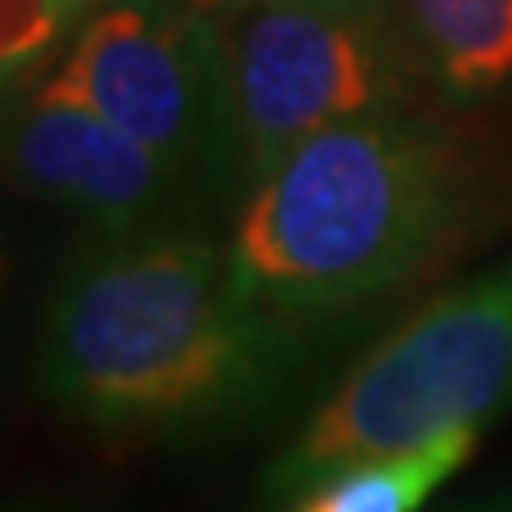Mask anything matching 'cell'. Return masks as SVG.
Instances as JSON below:
<instances>
[{"mask_svg": "<svg viewBox=\"0 0 512 512\" xmlns=\"http://www.w3.org/2000/svg\"><path fill=\"white\" fill-rule=\"evenodd\" d=\"M303 359L201 227L103 239L64 265L35 338L39 397L111 444H197L265 414Z\"/></svg>", "mask_w": 512, "mask_h": 512, "instance_id": "1", "label": "cell"}, {"mask_svg": "<svg viewBox=\"0 0 512 512\" xmlns=\"http://www.w3.org/2000/svg\"><path fill=\"white\" fill-rule=\"evenodd\" d=\"M466 154L414 107L329 124L235 210L231 265L252 303L308 329L431 269L466 222Z\"/></svg>", "mask_w": 512, "mask_h": 512, "instance_id": "2", "label": "cell"}, {"mask_svg": "<svg viewBox=\"0 0 512 512\" xmlns=\"http://www.w3.org/2000/svg\"><path fill=\"white\" fill-rule=\"evenodd\" d=\"M512 406V256L427 299L389 329L269 461L261 500L282 508L308 483L444 431H487Z\"/></svg>", "mask_w": 512, "mask_h": 512, "instance_id": "3", "label": "cell"}, {"mask_svg": "<svg viewBox=\"0 0 512 512\" xmlns=\"http://www.w3.org/2000/svg\"><path fill=\"white\" fill-rule=\"evenodd\" d=\"M167 158L210 210L252 188L218 18L188 0H107L43 82Z\"/></svg>", "mask_w": 512, "mask_h": 512, "instance_id": "4", "label": "cell"}, {"mask_svg": "<svg viewBox=\"0 0 512 512\" xmlns=\"http://www.w3.org/2000/svg\"><path fill=\"white\" fill-rule=\"evenodd\" d=\"M218 30L252 184L303 137L414 107L427 86L389 0H239Z\"/></svg>", "mask_w": 512, "mask_h": 512, "instance_id": "5", "label": "cell"}, {"mask_svg": "<svg viewBox=\"0 0 512 512\" xmlns=\"http://www.w3.org/2000/svg\"><path fill=\"white\" fill-rule=\"evenodd\" d=\"M0 171L103 239L197 227L205 218L197 192L167 158L47 86L0 107Z\"/></svg>", "mask_w": 512, "mask_h": 512, "instance_id": "6", "label": "cell"}, {"mask_svg": "<svg viewBox=\"0 0 512 512\" xmlns=\"http://www.w3.org/2000/svg\"><path fill=\"white\" fill-rule=\"evenodd\" d=\"M427 86L457 103L512 82V0H389Z\"/></svg>", "mask_w": 512, "mask_h": 512, "instance_id": "7", "label": "cell"}, {"mask_svg": "<svg viewBox=\"0 0 512 512\" xmlns=\"http://www.w3.org/2000/svg\"><path fill=\"white\" fill-rule=\"evenodd\" d=\"M483 431L461 427L402 453L367 457L308 483L282 512H423L444 483L470 466Z\"/></svg>", "mask_w": 512, "mask_h": 512, "instance_id": "8", "label": "cell"}, {"mask_svg": "<svg viewBox=\"0 0 512 512\" xmlns=\"http://www.w3.org/2000/svg\"><path fill=\"white\" fill-rule=\"evenodd\" d=\"M64 26L60 0H0V86L39 60Z\"/></svg>", "mask_w": 512, "mask_h": 512, "instance_id": "9", "label": "cell"}, {"mask_svg": "<svg viewBox=\"0 0 512 512\" xmlns=\"http://www.w3.org/2000/svg\"><path fill=\"white\" fill-rule=\"evenodd\" d=\"M0 512H90L77 500H60V495H0Z\"/></svg>", "mask_w": 512, "mask_h": 512, "instance_id": "10", "label": "cell"}, {"mask_svg": "<svg viewBox=\"0 0 512 512\" xmlns=\"http://www.w3.org/2000/svg\"><path fill=\"white\" fill-rule=\"evenodd\" d=\"M444 512H512V478H504V483H495L487 491H474L470 500H457Z\"/></svg>", "mask_w": 512, "mask_h": 512, "instance_id": "11", "label": "cell"}, {"mask_svg": "<svg viewBox=\"0 0 512 512\" xmlns=\"http://www.w3.org/2000/svg\"><path fill=\"white\" fill-rule=\"evenodd\" d=\"M188 5H197V9H205V13H214L218 18V13H227L231 5H239V0H188Z\"/></svg>", "mask_w": 512, "mask_h": 512, "instance_id": "12", "label": "cell"}, {"mask_svg": "<svg viewBox=\"0 0 512 512\" xmlns=\"http://www.w3.org/2000/svg\"><path fill=\"white\" fill-rule=\"evenodd\" d=\"M94 5V0H60V9H64V18H82V9H90Z\"/></svg>", "mask_w": 512, "mask_h": 512, "instance_id": "13", "label": "cell"}, {"mask_svg": "<svg viewBox=\"0 0 512 512\" xmlns=\"http://www.w3.org/2000/svg\"><path fill=\"white\" fill-rule=\"evenodd\" d=\"M5 274H9V248H5V235H0V286H5Z\"/></svg>", "mask_w": 512, "mask_h": 512, "instance_id": "14", "label": "cell"}]
</instances>
